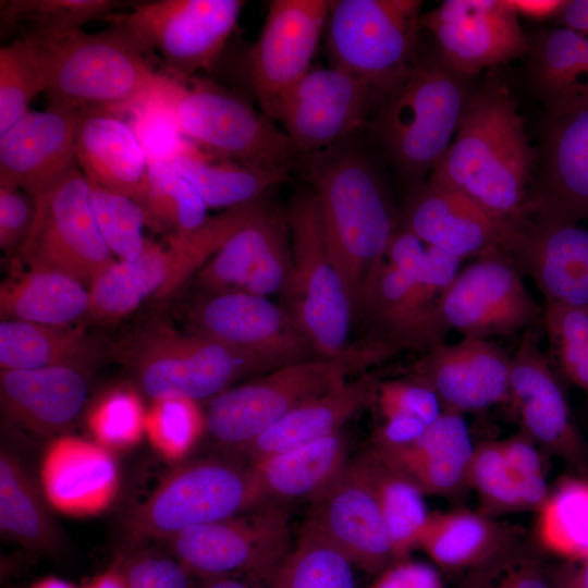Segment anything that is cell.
<instances>
[{"instance_id":"1","label":"cell","mask_w":588,"mask_h":588,"mask_svg":"<svg viewBox=\"0 0 588 588\" xmlns=\"http://www.w3.org/2000/svg\"><path fill=\"white\" fill-rule=\"evenodd\" d=\"M376 150L362 130L327 149L299 152L293 168L316 197L324 240L356 318L401 223Z\"/></svg>"},{"instance_id":"2","label":"cell","mask_w":588,"mask_h":588,"mask_svg":"<svg viewBox=\"0 0 588 588\" xmlns=\"http://www.w3.org/2000/svg\"><path fill=\"white\" fill-rule=\"evenodd\" d=\"M536 157L507 88L491 81L468 98L457 131L428 180L453 189L492 217L524 218Z\"/></svg>"},{"instance_id":"3","label":"cell","mask_w":588,"mask_h":588,"mask_svg":"<svg viewBox=\"0 0 588 588\" xmlns=\"http://www.w3.org/2000/svg\"><path fill=\"white\" fill-rule=\"evenodd\" d=\"M463 81L441 58L416 57L376 90L365 130L407 189L427 181L451 145L468 101Z\"/></svg>"},{"instance_id":"4","label":"cell","mask_w":588,"mask_h":588,"mask_svg":"<svg viewBox=\"0 0 588 588\" xmlns=\"http://www.w3.org/2000/svg\"><path fill=\"white\" fill-rule=\"evenodd\" d=\"M23 34L39 49L49 106L124 115L164 76L149 64V51L120 23L95 34L82 28Z\"/></svg>"},{"instance_id":"5","label":"cell","mask_w":588,"mask_h":588,"mask_svg":"<svg viewBox=\"0 0 588 588\" xmlns=\"http://www.w3.org/2000/svg\"><path fill=\"white\" fill-rule=\"evenodd\" d=\"M397 352L387 342L367 339L336 358L293 363L241 382L207 402L206 433L217 445L237 453L297 406Z\"/></svg>"},{"instance_id":"6","label":"cell","mask_w":588,"mask_h":588,"mask_svg":"<svg viewBox=\"0 0 588 588\" xmlns=\"http://www.w3.org/2000/svg\"><path fill=\"white\" fill-rule=\"evenodd\" d=\"M254 466L243 456H208L181 462L130 514L133 546L163 542L195 526L225 519L264 504Z\"/></svg>"},{"instance_id":"7","label":"cell","mask_w":588,"mask_h":588,"mask_svg":"<svg viewBox=\"0 0 588 588\" xmlns=\"http://www.w3.org/2000/svg\"><path fill=\"white\" fill-rule=\"evenodd\" d=\"M292 270L282 305L310 343L317 357L336 358L354 344L350 334L355 308L329 253L316 197L308 186L290 198Z\"/></svg>"},{"instance_id":"8","label":"cell","mask_w":588,"mask_h":588,"mask_svg":"<svg viewBox=\"0 0 588 588\" xmlns=\"http://www.w3.org/2000/svg\"><path fill=\"white\" fill-rule=\"evenodd\" d=\"M183 135L203 151L269 171L293 172L299 155L287 134L248 101L208 79L170 77Z\"/></svg>"},{"instance_id":"9","label":"cell","mask_w":588,"mask_h":588,"mask_svg":"<svg viewBox=\"0 0 588 588\" xmlns=\"http://www.w3.org/2000/svg\"><path fill=\"white\" fill-rule=\"evenodd\" d=\"M131 364L142 391L152 400H211L223 391L275 369L272 364L208 336L167 324L149 328Z\"/></svg>"},{"instance_id":"10","label":"cell","mask_w":588,"mask_h":588,"mask_svg":"<svg viewBox=\"0 0 588 588\" xmlns=\"http://www.w3.org/2000/svg\"><path fill=\"white\" fill-rule=\"evenodd\" d=\"M422 1L330 0L326 46L332 66L381 89L417 57Z\"/></svg>"},{"instance_id":"11","label":"cell","mask_w":588,"mask_h":588,"mask_svg":"<svg viewBox=\"0 0 588 588\" xmlns=\"http://www.w3.org/2000/svg\"><path fill=\"white\" fill-rule=\"evenodd\" d=\"M163 543L198 579L245 575L267 584L292 550L287 514L281 504L268 502L184 529Z\"/></svg>"},{"instance_id":"12","label":"cell","mask_w":588,"mask_h":588,"mask_svg":"<svg viewBox=\"0 0 588 588\" xmlns=\"http://www.w3.org/2000/svg\"><path fill=\"white\" fill-rule=\"evenodd\" d=\"M244 5L242 0H157L107 20L124 25L149 52L157 51L167 75L187 82L213 66Z\"/></svg>"},{"instance_id":"13","label":"cell","mask_w":588,"mask_h":588,"mask_svg":"<svg viewBox=\"0 0 588 588\" xmlns=\"http://www.w3.org/2000/svg\"><path fill=\"white\" fill-rule=\"evenodd\" d=\"M35 217L19 255L30 267L63 272L85 286L115 259L90 204V184L76 164L34 198Z\"/></svg>"},{"instance_id":"14","label":"cell","mask_w":588,"mask_h":588,"mask_svg":"<svg viewBox=\"0 0 588 588\" xmlns=\"http://www.w3.org/2000/svg\"><path fill=\"white\" fill-rule=\"evenodd\" d=\"M440 317L448 330L489 340L542 326L543 307L530 295L517 268L494 252L457 273L441 299Z\"/></svg>"},{"instance_id":"15","label":"cell","mask_w":588,"mask_h":588,"mask_svg":"<svg viewBox=\"0 0 588 588\" xmlns=\"http://www.w3.org/2000/svg\"><path fill=\"white\" fill-rule=\"evenodd\" d=\"M330 0H272L246 56L249 86L273 119L280 99L311 69L326 30ZM273 121V120H272Z\"/></svg>"},{"instance_id":"16","label":"cell","mask_w":588,"mask_h":588,"mask_svg":"<svg viewBox=\"0 0 588 588\" xmlns=\"http://www.w3.org/2000/svg\"><path fill=\"white\" fill-rule=\"evenodd\" d=\"M507 402L525 434L588 478L587 444L563 387L540 348L537 327L524 331L511 358Z\"/></svg>"},{"instance_id":"17","label":"cell","mask_w":588,"mask_h":588,"mask_svg":"<svg viewBox=\"0 0 588 588\" xmlns=\"http://www.w3.org/2000/svg\"><path fill=\"white\" fill-rule=\"evenodd\" d=\"M375 94L340 68H311L280 99L272 120L301 152L327 149L366 128Z\"/></svg>"},{"instance_id":"18","label":"cell","mask_w":588,"mask_h":588,"mask_svg":"<svg viewBox=\"0 0 588 588\" xmlns=\"http://www.w3.org/2000/svg\"><path fill=\"white\" fill-rule=\"evenodd\" d=\"M292 270L286 210L264 201L195 274L206 295L243 292L269 297L283 295Z\"/></svg>"},{"instance_id":"19","label":"cell","mask_w":588,"mask_h":588,"mask_svg":"<svg viewBox=\"0 0 588 588\" xmlns=\"http://www.w3.org/2000/svg\"><path fill=\"white\" fill-rule=\"evenodd\" d=\"M192 332L274 367L317 358L282 304L243 292L206 295L191 313Z\"/></svg>"},{"instance_id":"20","label":"cell","mask_w":588,"mask_h":588,"mask_svg":"<svg viewBox=\"0 0 588 588\" xmlns=\"http://www.w3.org/2000/svg\"><path fill=\"white\" fill-rule=\"evenodd\" d=\"M441 59L462 77L527 54L531 45L510 0H445L422 14Z\"/></svg>"},{"instance_id":"21","label":"cell","mask_w":588,"mask_h":588,"mask_svg":"<svg viewBox=\"0 0 588 588\" xmlns=\"http://www.w3.org/2000/svg\"><path fill=\"white\" fill-rule=\"evenodd\" d=\"M303 526L321 535L368 573H382L399 562L376 491L357 460L310 503Z\"/></svg>"},{"instance_id":"22","label":"cell","mask_w":588,"mask_h":588,"mask_svg":"<svg viewBox=\"0 0 588 588\" xmlns=\"http://www.w3.org/2000/svg\"><path fill=\"white\" fill-rule=\"evenodd\" d=\"M502 254L535 282L546 304L588 307V230L577 223L524 218Z\"/></svg>"},{"instance_id":"23","label":"cell","mask_w":588,"mask_h":588,"mask_svg":"<svg viewBox=\"0 0 588 588\" xmlns=\"http://www.w3.org/2000/svg\"><path fill=\"white\" fill-rule=\"evenodd\" d=\"M524 217L573 223L588 218V107L548 115Z\"/></svg>"},{"instance_id":"24","label":"cell","mask_w":588,"mask_h":588,"mask_svg":"<svg viewBox=\"0 0 588 588\" xmlns=\"http://www.w3.org/2000/svg\"><path fill=\"white\" fill-rule=\"evenodd\" d=\"M511 358L489 340L463 338L426 351L409 377L434 391L443 412L462 415L507 402Z\"/></svg>"},{"instance_id":"25","label":"cell","mask_w":588,"mask_h":588,"mask_svg":"<svg viewBox=\"0 0 588 588\" xmlns=\"http://www.w3.org/2000/svg\"><path fill=\"white\" fill-rule=\"evenodd\" d=\"M517 221L497 219L464 195L427 180L407 189L401 224L461 260L503 250Z\"/></svg>"},{"instance_id":"26","label":"cell","mask_w":588,"mask_h":588,"mask_svg":"<svg viewBox=\"0 0 588 588\" xmlns=\"http://www.w3.org/2000/svg\"><path fill=\"white\" fill-rule=\"evenodd\" d=\"M82 114L48 106L45 111H27L1 133L0 186L17 187L35 198L74 168Z\"/></svg>"},{"instance_id":"27","label":"cell","mask_w":588,"mask_h":588,"mask_svg":"<svg viewBox=\"0 0 588 588\" xmlns=\"http://www.w3.org/2000/svg\"><path fill=\"white\" fill-rule=\"evenodd\" d=\"M40 486L54 510L90 516L103 512L115 499L119 467L113 453L97 442L59 436L44 453Z\"/></svg>"},{"instance_id":"28","label":"cell","mask_w":588,"mask_h":588,"mask_svg":"<svg viewBox=\"0 0 588 588\" xmlns=\"http://www.w3.org/2000/svg\"><path fill=\"white\" fill-rule=\"evenodd\" d=\"M87 393V380L79 368L52 366L0 371L2 411L40 437L65 431L83 411Z\"/></svg>"},{"instance_id":"29","label":"cell","mask_w":588,"mask_h":588,"mask_svg":"<svg viewBox=\"0 0 588 588\" xmlns=\"http://www.w3.org/2000/svg\"><path fill=\"white\" fill-rule=\"evenodd\" d=\"M375 449L404 471L424 494L456 499L470 489L475 445L461 414L443 412L408 446Z\"/></svg>"},{"instance_id":"30","label":"cell","mask_w":588,"mask_h":588,"mask_svg":"<svg viewBox=\"0 0 588 588\" xmlns=\"http://www.w3.org/2000/svg\"><path fill=\"white\" fill-rule=\"evenodd\" d=\"M75 158L89 184L135 200L142 196L149 162L131 125L122 118L83 112L76 131Z\"/></svg>"},{"instance_id":"31","label":"cell","mask_w":588,"mask_h":588,"mask_svg":"<svg viewBox=\"0 0 588 588\" xmlns=\"http://www.w3.org/2000/svg\"><path fill=\"white\" fill-rule=\"evenodd\" d=\"M378 384L371 375L346 380L297 406L235 454L254 464L342 430L348 420L376 402Z\"/></svg>"},{"instance_id":"32","label":"cell","mask_w":588,"mask_h":588,"mask_svg":"<svg viewBox=\"0 0 588 588\" xmlns=\"http://www.w3.org/2000/svg\"><path fill=\"white\" fill-rule=\"evenodd\" d=\"M348 441L342 430L254 463L265 503L320 498L350 465Z\"/></svg>"},{"instance_id":"33","label":"cell","mask_w":588,"mask_h":588,"mask_svg":"<svg viewBox=\"0 0 588 588\" xmlns=\"http://www.w3.org/2000/svg\"><path fill=\"white\" fill-rule=\"evenodd\" d=\"M523 535L519 527L478 511L456 509L430 513L416 548L444 569L466 571Z\"/></svg>"},{"instance_id":"34","label":"cell","mask_w":588,"mask_h":588,"mask_svg":"<svg viewBox=\"0 0 588 588\" xmlns=\"http://www.w3.org/2000/svg\"><path fill=\"white\" fill-rule=\"evenodd\" d=\"M42 488L20 457L1 448L0 528L23 548L57 555L64 547L62 532L48 509Z\"/></svg>"},{"instance_id":"35","label":"cell","mask_w":588,"mask_h":588,"mask_svg":"<svg viewBox=\"0 0 588 588\" xmlns=\"http://www.w3.org/2000/svg\"><path fill=\"white\" fill-rule=\"evenodd\" d=\"M88 311V287L54 269L30 267L0 289L2 319L66 327Z\"/></svg>"},{"instance_id":"36","label":"cell","mask_w":588,"mask_h":588,"mask_svg":"<svg viewBox=\"0 0 588 588\" xmlns=\"http://www.w3.org/2000/svg\"><path fill=\"white\" fill-rule=\"evenodd\" d=\"M170 163L198 192L208 208L223 211L262 199L290 172L269 171L207 154L194 144Z\"/></svg>"},{"instance_id":"37","label":"cell","mask_w":588,"mask_h":588,"mask_svg":"<svg viewBox=\"0 0 588 588\" xmlns=\"http://www.w3.org/2000/svg\"><path fill=\"white\" fill-rule=\"evenodd\" d=\"M170 273L167 247L147 241L134 260H114L88 286V315L99 322H115L149 296L161 299Z\"/></svg>"},{"instance_id":"38","label":"cell","mask_w":588,"mask_h":588,"mask_svg":"<svg viewBox=\"0 0 588 588\" xmlns=\"http://www.w3.org/2000/svg\"><path fill=\"white\" fill-rule=\"evenodd\" d=\"M93 355V345L81 328L58 327L2 319L0 322V367L32 370L52 366L81 369Z\"/></svg>"},{"instance_id":"39","label":"cell","mask_w":588,"mask_h":588,"mask_svg":"<svg viewBox=\"0 0 588 588\" xmlns=\"http://www.w3.org/2000/svg\"><path fill=\"white\" fill-rule=\"evenodd\" d=\"M357 461L376 491L397 561L405 560L416 548L428 519L424 492L399 467L375 448Z\"/></svg>"},{"instance_id":"40","label":"cell","mask_w":588,"mask_h":588,"mask_svg":"<svg viewBox=\"0 0 588 588\" xmlns=\"http://www.w3.org/2000/svg\"><path fill=\"white\" fill-rule=\"evenodd\" d=\"M136 201L147 225L166 237L192 233L210 218L195 187L168 162L149 163L145 189Z\"/></svg>"},{"instance_id":"41","label":"cell","mask_w":588,"mask_h":588,"mask_svg":"<svg viewBox=\"0 0 588 588\" xmlns=\"http://www.w3.org/2000/svg\"><path fill=\"white\" fill-rule=\"evenodd\" d=\"M538 544L567 559L588 556V478L562 477L538 510Z\"/></svg>"},{"instance_id":"42","label":"cell","mask_w":588,"mask_h":588,"mask_svg":"<svg viewBox=\"0 0 588 588\" xmlns=\"http://www.w3.org/2000/svg\"><path fill=\"white\" fill-rule=\"evenodd\" d=\"M354 566L326 538L302 526L295 546L267 588H356Z\"/></svg>"},{"instance_id":"43","label":"cell","mask_w":588,"mask_h":588,"mask_svg":"<svg viewBox=\"0 0 588 588\" xmlns=\"http://www.w3.org/2000/svg\"><path fill=\"white\" fill-rule=\"evenodd\" d=\"M456 588H555L551 565L524 535L466 569Z\"/></svg>"},{"instance_id":"44","label":"cell","mask_w":588,"mask_h":588,"mask_svg":"<svg viewBox=\"0 0 588 588\" xmlns=\"http://www.w3.org/2000/svg\"><path fill=\"white\" fill-rule=\"evenodd\" d=\"M46 88L44 62L35 40L23 34L0 49V134L28 111Z\"/></svg>"},{"instance_id":"45","label":"cell","mask_w":588,"mask_h":588,"mask_svg":"<svg viewBox=\"0 0 588 588\" xmlns=\"http://www.w3.org/2000/svg\"><path fill=\"white\" fill-rule=\"evenodd\" d=\"M1 25L12 27L25 23L27 32L62 33L95 20H107L121 7L114 0H10L1 2Z\"/></svg>"},{"instance_id":"46","label":"cell","mask_w":588,"mask_h":588,"mask_svg":"<svg viewBox=\"0 0 588 588\" xmlns=\"http://www.w3.org/2000/svg\"><path fill=\"white\" fill-rule=\"evenodd\" d=\"M170 76L135 103L127 123L137 136L148 162H170L191 144L183 135L169 98Z\"/></svg>"},{"instance_id":"47","label":"cell","mask_w":588,"mask_h":588,"mask_svg":"<svg viewBox=\"0 0 588 588\" xmlns=\"http://www.w3.org/2000/svg\"><path fill=\"white\" fill-rule=\"evenodd\" d=\"M204 433L205 413L194 400H152L147 409L145 434L154 449L168 461L184 460Z\"/></svg>"},{"instance_id":"48","label":"cell","mask_w":588,"mask_h":588,"mask_svg":"<svg viewBox=\"0 0 588 588\" xmlns=\"http://www.w3.org/2000/svg\"><path fill=\"white\" fill-rule=\"evenodd\" d=\"M146 413L136 390L117 387L94 402L86 421L95 442L111 452L126 451L145 434Z\"/></svg>"},{"instance_id":"49","label":"cell","mask_w":588,"mask_h":588,"mask_svg":"<svg viewBox=\"0 0 588 588\" xmlns=\"http://www.w3.org/2000/svg\"><path fill=\"white\" fill-rule=\"evenodd\" d=\"M534 78L547 107L560 97L588 58V36L562 26L546 32L537 45Z\"/></svg>"},{"instance_id":"50","label":"cell","mask_w":588,"mask_h":588,"mask_svg":"<svg viewBox=\"0 0 588 588\" xmlns=\"http://www.w3.org/2000/svg\"><path fill=\"white\" fill-rule=\"evenodd\" d=\"M90 204L100 234L120 260H134L144 250L146 216L133 198L90 184Z\"/></svg>"},{"instance_id":"51","label":"cell","mask_w":588,"mask_h":588,"mask_svg":"<svg viewBox=\"0 0 588 588\" xmlns=\"http://www.w3.org/2000/svg\"><path fill=\"white\" fill-rule=\"evenodd\" d=\"M469 486L478 495V512L486 516L497 518L523 511L500 441H483L475 445Z\"/></svg>"},{"instance_id":"52","label":"cell","mask_w":588,"mask_h":588,"mask_svg":"<svg viewBox=\"0 0 588 588\" xmlns=\"http://www.w3.org/2000/svg\"><path fill=\"white\" fill-rule=\"evenodd\" d=\"M523 511H538L549 497L539 446L523 431L500 441Z\"/></svg>"},{"instance_id":"53","label":"cell","mask_w":588,"mask_h":588,"mask_svg":"<svg viewBox=\"0 0 588 588\" xmlns=\"http://www.w3.org/2000/svg\"><path fill=\"white\" fill-rule=\"evenodd\" d=\"M115 559L127 588H195L199 580L170 552L137 550Z\"/></svg>"},{"instance_id":"54","label":"cell","mask_w":588,"mask_h":588,"mask_svg":"<svg viewBox=\"0 0 588 588\" xmlns=\"http://www.w3.org/2000/svg\"><path fill=\"white\" fill-rule=\"evenodd\" d=\"M376 402L382 417L403 414L416 417L428 426L443 413L434 391L411 377L379 383Z\"/></svg>"},{"instance_id":"55","label":"cell","mask_w":588,"mask_h":588,"mask_svg":"<svg viewBox=\"0 0 588 588\" xmlns=\"http://www.w3.org/2000/svg\"><path fill=\"white\" fill-rule=\"evenodd\" d=\"M35 217V200L26 192L0 186V247L11 253L27 238Z\"/></svg>"},{"instance_id":"56","label":"cell","mask_w":588,"mask_h":588,"mask_svg":"<svg viewBox=\"0 0 588 588\" xmlns=\"http://www.w3.org/2000/svg\"><path fill=\"white\" fill-rule=\"evenodd\" d=\"M371 588H442V581L432 566L403 560L383 571Z\"/></svg>"},{"instance_id":"57","label":"cell","mask_w":588,"mask_h":588,"mask_svg":"<svg viewBox=\"0 0 588 588\" xmlns=\"http://www.w3.org/2000/svg\"><path fill=\"white\" fill-rule=\"evenodd\" d=\"M428 425L422 420L403 414L383 417V424L375 434L373 446L381 450H395L411 445L426 431Z\"/></svg>"},{"instance_id":"58","label":"cell","mask_w":588,"mask_h":588,"mask_svg":"<svg viewBox=\"0 0 588 588\" xmlns=\"http://www.w3.org/2000/svg\"><path fill=\"white\" fill-rule=\"evenodd\" d=\"M562 375L588 393V344L551 347Z\"/></svg>"},{"instance_id":"59","label":"cell","mask_w":588,"mask_h":588,"mask_svg":"<svg viewBox=\"0 0 588 588\" xmlns=\"http://www.w3.org/2000/svg\"><path fill=\"white\" fill-rule=\"evenodd\" d=\"M555 588H588V556L551 566Z\"/></svg>"},{"instance_id":"60","label":"cell","mask_w":588,"mask_h":588,"mask_svg":"<svg viewBox=\"0 0 588 588\" xmlns=\"http://www.w3.org/2000/svg\"><path fill=\"white\" fill-rule=\"evenodd\" d=\"M517 14L542 21L559 16L567 0H510Z\"/></svg>"},{"instance_id":"61","label":"cell","mask_w":588,"mask_h":588,"mask_svg":"<svg viewBox=\"0 0 588 588\" xmlns=\"http://www.w3.org/2000/svg\"><path fill=\"white\" fill-rule=\"evenodd\" d=\"M559 21L563 26L588 36V0H567Z\"/></svg>"},{"instance_id":"62","label":"cell","mask_w":588,"mask_h":588,"mask_svg":"<svg viewBox=\"0 0 588 588\" xmlns=\"http://www.w3.org/2000/svg\"><path fill=\"white\" fill-rule=\"evenodd\" d=\"M268 584L245 575L199 579L195 588H267Z\"/></svg>"},{"instance_id":"63","label":"cell","mask_w":588,"mask_h":588,"mask_svg":"<svg viewBox=\"0 0 588 588\" xmlns=\"http://www.w3.org/2000/svg\"><path fill=\"white\" fill-rule=\"evenodd\" d=\"M79 588H127L119 561L115 559L110 566L93 577Z\"/></svg>"},{"instance_id":"64","label":"cell","mask_w":588,"mask_h":588,"mask_svg":"<svg viewBox=\"0 0 588 588\" xmlns=\"http://www.w3.org/2000/svg\"><path fill=\"white\" fill-rule=\"evenodd\" d=\"M28 588H79L76 587L74 584L56 577V576H46L44 578L38 579L34 584H32Z\"/></svg>"}]
</instances>
